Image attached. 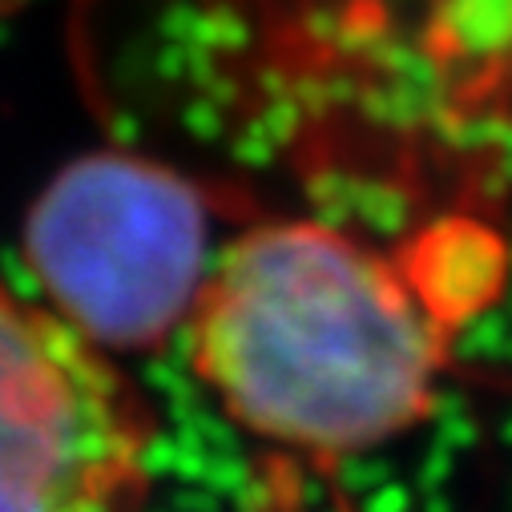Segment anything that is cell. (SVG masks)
<instances>
[{"label": "cell", "instance_id": "2", "mask_svg": "<svg viewBox=\"0 0 512 512\" xmlns=\"http://www.w3.org/2000/svg\"><path fill=\"white\" fill-rule=\"evenodd\" d=\"M214 202L174 166L97 150L37 194L25 263L45 303L105 351H150L186 323L214 271Z\"/></svg>", "mask_w": 512, "mask_h": 512}, {"label": "cell", "instance_id": "1", "mask_svg": "<svg viewBox=\"0 0 512 512\" xmlns=\"http://www.w3.org/2000/svg\"><path fill=\"white\" fill-rule=\"evenodd\" d=\"M186 347L238 428L331 460L428 416L444 319L392 254L331 222L279 218L214 259Z\"/></svg>", "mask_w": 512, "mask_h": 512}, {"label": "cell", "instance_id": "4", "mask_svg": "<svg viewBox=\"0 0 512 512\" xmlns=\"http://www.w3.org/2000/svg\"><path fill=\"white\" fill-rule=\"evenodd\" d=\"M17 5H21V0H0V17H9Z\"/></svg>", "mask_w": 512, "mask_h": 512}, {"label": "cell", "instance_id": "3", "mask_svg": "<svg viewBox=\"0 0 512 512\" xmlns=\"http://www.w3.org/2000/svg\"><path fill=\"white\" fill-rule=\"evenodd\" d=\"M158 416L113 351L0 279V512H138Z\"/></svg>", "mask_w": 512, "mask_h": 512}]
</instances>
